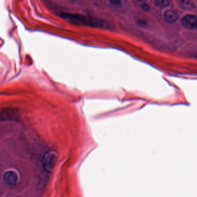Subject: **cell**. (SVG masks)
Returning a JSON list of instances; mask_svg holds the SVG:
<instances>
[{
    "label": "cell",
    "instance_id": "1",
    "mask_svg": "<svg viewBox=\"0 0 197 197\" xmlns=\"http://www.w3.org/2000/svg\"><path fill=\"white\" fill-rule=\"evenodd\" d=\"M60 16L61 18L68 20L70 23L75 25H87L100 28H107L108 27L107 23L104 20L97 18H90L80 14L63 13L60 14Z\"/></svg>",
    "mask_w": 197,
    "mask_h": 197
},
{
    "label": "cell",
    "instance_id": "2",
    "mask_svg": "<svg viewBox=\"0 0 197 197\" xmlns=\"http://www.w3.org/2000/svg\"><path fill=\"white\" fill-rule=\"evenodd\" d=\"M58 159V153L55 150H49L43 157L42 167L43 169L48 172H51Z\"/></svg>",
    "mask_w": 197,
    "mask_h": 197
},
{
    "label": "cell",
    "instance_id": "3",
    "mask_svg": "<svg viewBox=\"0 0 197 197\" xmlns=\"http://www.w3.org/2000/svg\"><path fill=\"white\" fill-rule=\"evenodd\" d=\"M19 180V175L16 171L8 170L3 175V181L6 185L14 187L17 185Z\"/></svg>",
    "mask_w": 197,
    "mask_h": 197
},
{
    "label": "cell",
    "instance_id": "4",
    "mask_svg": "<svg viewBox=\"0 0 197 197\" xmlns=\"http://www.w3.org/2000/svg\"><path fill=\"white\" fill-rule=\"evenodd\" d=\"M182 24L187 29H194L197 27V18L192 15H187L182 20Z\"/></svg>",
    "mask_w": 197,
    "mask_h": 197
},
{
    "label": "cell",
    "instance_id": "5",
    "mask_svg": "<svg viewBox=\"0 0 197 197\" xmlns=\"http://www.w3.org/2000/svg\"><path fill=\"white\" fill-rule=\"evenodd\" d=\"M179 18V13L175 10L169 9L166 11L164 13L165 20L170 23L175 22Z\"/></svg>",
    "mask_w": 197,
    "mask_h": 197
},
{
    "label": "cell",
    "instance_id": "6",
    "mask_svg": "<svg viewBox=\"0 0 197 197\" xmlns=\"http://www.w3.org/2000/svg\"><path fill=\"white\" fill-rule=\"evenodd\" d=\"M180 6L185 9H191L194 8V4L192 0H179Z\"/></svg>",
    "mask_w": 197,
    "mask_h": 197
},
{
    "label": "cell",
    "instance_id": "7",
    "mask_svg": "<svg viewBox=\"0 0 197 197\" xmlns=\"http://www.w3.org/2000/svg\"><path fill=\"white\" fill-rule=\"evenodd\" d=\"M155 2L156 6L161 8H165L169 6L170 1L169 0H155Z\"/></svg>",
    "mask_w": 197,
    "mask_h": 197
},
{
    "label": "cell",
    "instance_id": "8",
    "mask_svg": "<svg viewBox=\"0 0 197 197\" xmlns=\"http://www.w3.org/2000/svg\"><path fill=\"white\" fill-rule=\"evenodd\" d=\"M109 2L114 5H118L121 3V0H108Z\"/></svg>",
    "mask_w": 197,
    "mask_h": 197
},
{
    "label": "cell",
    "instance_id": "9",
    "mask_svg": "<svg viewBox=\"0 0 197 197\" xmlns=\"http://www.w3.org/2000/svg\"><path fill=\"white\" fill-rule=\"evenodd\" d=\"M142 7L143 9H144V10L146 11L149 9V6H148L146 4H144V5H143L142 6Z\"/></svg>",
    "mask_w": 197,
    "mask_h": 197
},
{
    "label": "cell",
    "instance_id": "10",
    "mask_svg": "<svg viewBox=\"0 0 197 197\" xmlns=\"http://www.w3.org/2000/svg\"><path fill=\"white\" fill-rule=\"evenodd\" d=\"M70 1H71V2H75V1H76L77 0H69Z\"/></svg>",
    "mask_w": 197,
    "mask_h": 197
}]
</instances>
